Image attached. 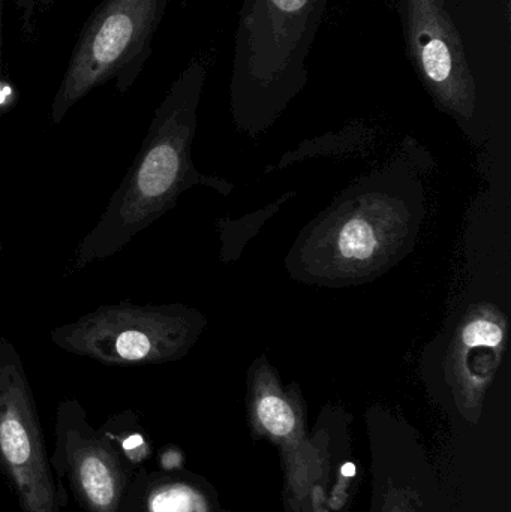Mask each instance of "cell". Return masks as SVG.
Returning a JSON list of instances; mask_svg holds the SVG:
<instances>
[{
  "label": "cell",
  "instance_id": "cell-1",
  "mask_svg": "<svg viewBox=\"0 0 511 512\" xmlns=\"http://www.w3.org/2000/svg\"><path fill=\"white\" fill-rule=\"evenodd\" d=\"M206 75L203 60L194 59L171 84L125 179L98 224L81 240L74 270L122 251L173 209L180 195L192 186H209L221 194L230 192V183L204 176L192 162V141Z\"/></svg>",
  "mask_w": 511,
  "mask_h": 512
},
{
  "label": "cell",
  "instance_id": "cell-2",
  "mask_svg": "<svg viewBox=\"0 0 511 512\" xmlns=\"http://www.w3.org/2000/svg\"><path fill=\"white\" fill-rule=\"evenodd\" d=\"M332 0H243L234 42V117L263 131L308 81L309 51Z\"/></svg>",
  "mask_w": 511,
  "mask_h": 512
},
{
  "label": "cell",
  "instance_id": "cell-3",
  "mask_svg": "<svg viewBox=\"0 0 511 512\" xmlns=\"http://www.w3.org/2000/svg\"><path fill=\"white\" fill-rule=\"evenodd\" d=\"M419 219L402 197L372 191L339 201L321 215L291 254L306 282L371 280L413 248Z\"/></svg>",
  "mask_w": 511,
  "mask_h": 512
},
{
  "label": "cell",
  "instance_id": "cell-4",
  "mask_svg": "<svg viewBox=\"0 0 511 512\" xmlns=\"http://www.w3.org/2000/svg\"><path fill=\"white\" fill-rule=\"evenodd\" d=\"M207 319L180 303L102 304L51 331L57 348L105 366H147L182 360L206 330Z\"/></svg>",
  "mask_w": 511,
  "mask_h": 512
},
{
  "label": "cell",
  "instance_id": "cell-5",
  "mask_svg": "<svg viewBox=\"0 0 511 512\" xmlns=\"http://www.w3.org/2000/svg\"><path fill=\"white\" fill-rule=\"evenodd\" d=\"M170 0H104L81 32L50 108L59 125L93 89L116 80L126 93L143 71Z\"/></svg>",
  "mask_w": 511,
  "mask_h": 512
},
{
  "label": "cell",
  "instance_id": "cell-6",
  "mask_svg": "<svg viewBox=\"0 0 511 512\" xmlns=\"http://www.w3.org/2000/svg\"><path fill=\"white\" fill-rule=\"evenodd\" d=\"M246 406L255 438L275 445L281 457L288 512H324L330 457L323 444L309 438L299 388L284 387L260 357L249 369Z\"/></svg>",
  "mask_w": 511,
  "mask_h": 512
},
{
  "label": "cell",
  "instance_id": "cell-7",
  "mask_svg": "<svg viewBox=\"0 0 511 512\" xmlns=\"http://www.w3.org/2000/svg\"><path fill=\"white\" fill-rule=\"evenodd\" d=\"M0 474L23 512H60V492L45 447L38 406L17 348L0 339Z\"/></svg>",
  "mask_w": 511,
  "mask_h": 512
},
{
  "label": "cell",
  "instance_id": "cell-8",
  "mask_svg": "<svg viewBox=\"0 0 511 512\" xmlns=\"http://www.w3.org/2000/svg\"><path fill=\"white\" fill-rule=\"evenodd\" d=\"M50 465L60 492L86 512H119L137 472L104 429H95L77 399L59 403Z\"/></svg>",
  "mask_w": 511,
  "mask_h": 512
},
{
  "label": "cell",
  "instance_id": "cell-9",
  "mask_svg": "<svg viewBox=\"0 0 511 512\" xmlns=\"http://www.w3.org/2000/svg\"><path fill=\"white\" fill-rule=\"evenodd\" d=\"M408 54L438 107L474 119L477 87L447 0H398Z\"/></svg>",
  "mask_w": 511,
  "mask_h": 512
},
{
  "label": "cell",
  "instance_id": "cell-10",
  "mask_svg": "<svg viewBox=\"0 0 511 512\" xmlns=\"http://www.w3.org/2000/svg\"><path fill=\"white\" fill-rule=\"evenodd\" d=\"M509 322L500 307L477 304L465 313L450 346L447 378L459 411L477 423L483 402L503 364Z\"/></svg>",
  "mask_w": 511,
  "mask_h": 512
},
{
  "label": "cell",
  "instance_id": "cell-11",
  "mask_svg": "<svg viewBox=\"0 0 511 512\" xmlns=\"http://www.w3.org/2000/svg\"><path fill=\"white\" fill-rule=\"evenodd\" d=\"M119 512H216L209 487L189 474L135 472Z\"/></svg>",
  "mask_w": 511,
  "mask_h": 512
},
{
  "label": "cell",
  "instance_id": "cell-12",
  "mask_svg": "<svg viewBox=\"0 0 511 512\" xmlns=\"http://www.w3.org/2000/svg\"><path fill=\"white\" fill-rule=\"evenodd\" d=\"M381 512H422V502L414 490L390 486L384 495Z\"/></svg>",
  "mask_w": 511,
  "mask_h": 512
},
{
  "label": "cell",
  "instance_id": "cell-13",
  "mask_svg": "<svg viewBox=\"0 0 511 512\" xmlns=\"http://www.w3.org/2000/svg\"><path fill=\"white\" fill-rule=\"evenodd\" d=\"M54 0H15L18 11H20L21 29L24 36L30 38L35 35V17L39 12L47 11Z\"/></svg>",
  "mask_w": 511,
  "mask_h": 512
},
{
  "label": "cell",
  "instance_id": "cell-14",
  "mask_svg": "<svg viewBox=\"0 0 511 512\" xmlns=\"http://www.w3.org/2000/svg\"><path fill=\"white\" fill-rule=\"evenodd\" d=\"M15 101V92L8 81L0 78V114L12 107Z\"/></svg>",
  "mask_w": 511,
  "mask_h": 512
},
{
  "label": "cell",
  "instance_id": "cell-15",
  "mask_svg": "<svg viewBox=\"0 0 511 512\" xmlns=\"http://www.w3.org/2000/svg\"><path fill=\"white\" fill-rule=\"evenodd\" d=\"M2 20H3V0H0V74H2Z\"/></svg>",
  "mask_w": 511,
  "mask_h": 512
},
{
  "label": "cell",
  "instance_id": "cell-16",
  "mask_svg": "<svg viewBox=\"0 0 511 512\" xmlns=\"http://www.w3.org/2000/svg\"><path fill=\"white\" fill-rule=\"evenodd\" d=\"M2 255H3V248H2V243H0V259H2Z\"/></svg>",
  "mask_w": 511,
  "mask_h": 512
}]
</instances>
